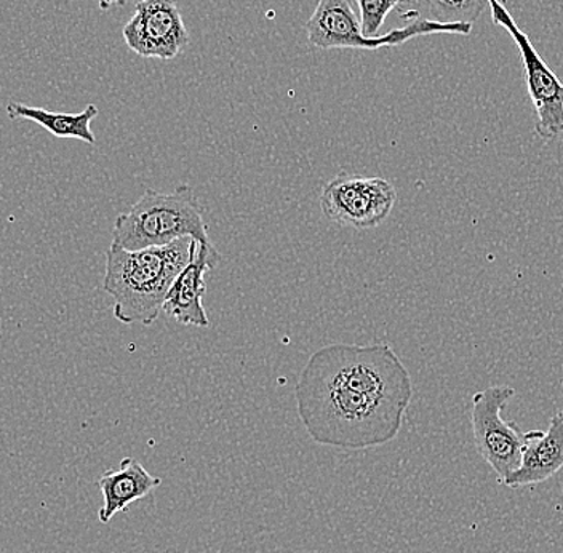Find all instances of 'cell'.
<instances>
[{
	"instance_id": "obj_1",
	"label": "cell",
	"mask_w": 563,
	"mask_h": 553,
	"mask_svg": "<svg viewBox=\"0 0 563 553\" xmlns=\"http://www.w3.org/2000/svg\"><path fill=\"white\" fill-rule=\"evenodd\" d=\"M295 398L316 443L361 451L397 439L413 400V379L389 344H330L312 354Z\"/></svg>"
},
{
	"instance_id": "obj_2",
	"label": "cell",
	"mask_w": 563,
	"mask_h": 553,
	"mask_svg": "<svg viewBox=\"0 0 563 553\" xmlns=\"http://www.w3.org/2000/svg\"><path fill=\"white\" fill-rule=\"evenodd\" d=\"M194 246L191 237L135 252L111 243L106 252L103 290L114 301L115 319L123 325H153L176 276L191 259Z\"/></svg>"
},
{
	"instance_id": "obj_3",
	"label": "cell",
	"mask_w": 563,
	"mask_h": 553,
	"mask_svg": "<svg viewBox=\"0 0 563 553\" xmlns=\"http://www.w3.org/2000/svg\"><path fill=\"white\" fill-rule=\"evenodd\" d=\"M185 237L211 243L203 208L188 185L178 186L170 193L144 190L135 206L115 218L112 231V243L130 252L165 246Z\"/></svg>"
},
{
	"instance_id": "obj_4",
	"label": "cell",
	"mask_w": 563,
	"mask_h": 553,
	"mask_svg": "<svg viewBox=\"0 0 563 553\" xmlns=\"http://www.w3.org/2000/svg\"><path fill=\"white\" fill-rule=\"evenodd\" d=\"M471 33H473V24L439 23L428 18H418L402 27L368 41L362 34L361 18L355 12L354 0H317L314 13L306 23L308 41L323 51H332V48L378 51V48L405 44L420 35H470Z\"/></svg>"
},
{
	"instance_id": "obj_5",
	"label": "cell",
	"mask_w": 563,
	"mask_h": 553,
	"mask_svg": "<svg viewBox=\"0 0 563 553\" xmlns=\"http://www.w3.org/2000/svg\"><path fill=\"white\" fill-rule=\"evenodd\" d=\"M514 396V387H487L474 394L471 408L475 449L501 484L519 468L528 442L538 433L523 432L516 422L503 418V410Z\"/></svg>"
},
{
	"instance_id": "obj_6",
	"label": "cell",
	"mask_w": 563,
	"mask_h": 553,
	"mask_svg": "<svg viewBox=\"0 0 563 553\" xmlns=\"http://www.w3.org/2000/svg\"><path fill=\"white\" fill-rule=\"evenodd\" d=\"M396 200V188L385 178L340 174L323 186L320 210L334 224L365 231L385 223Z\"/></svg>"
},
{
	"instance_id": "obj_7",
	"label": "cell",
	"mask_w": 563,
	"mask_h": 553,
	"mask_svg": "<svg viewBox=\"0 0 563 553\" xmlns=\"http://www.w3.org/2000/svg\"><path fill=\"white\" fill-rule=\"evenodd\" d=\"M487 3L492 10L493 23L508 31L522 56L528 95L537 111L534 132L545 141L563 139L562 80L538 55L537 48L533 47L528 35L517 26L505 3L501 0H487Z\"/></svg>"
},
{
	"instance_id": "obj_8",
	"label": "cell",
	"mask_w": 563,
	"mask_h": 553,
	"mask_svg": "<svg viewBox=\"0 0 563 553\" xmlns=\"http://www.w3.org/2000/svg\"><path fill=\"white\" fill-rule=\"evenodd\" d=\"M123 41L141 58L167 62L186 51L189 33L175 0H140L123 27Z\"/></svg>"
},
{
	"instance_id": "obj_9",
	"label": "cell",
	"mask_w": 563,
	"mask_h": 553,
	"mask_svg": "<svg viewBox=\"0 0 563 553\" xmlns=\"http://www.w3.org/2000/svg\"><path fill=\"white\" fill-rule=\"evenodd\" d=\"M221 255L213 243L196 242L191 259L185 269L176 276L170 290L165 296L162 312L183 327L209 329L210 319L203 308L207 294L206 274L220 263Z\"/></svg>"
},
{
	"instance_id": "obj_10",
	"label": "cell",
	"mask_w": 563,
	"mask_h": 553,
	"mask_svg": "<svg viewBox=\"0 0 563 553\" xmlns=\"http://www.w3.org/2000/svg\"><path fill=\"white\" fill-rule=\"evenodd\" d=\"M563 468V410L551 419L548 431H538L523 451L522 463L503 485L526 488L544 484Z\"/></svg>"
},
{
	"instance_id": "obj_11",
	"label": "cell",
	"mask_w": 563,
	"mask_h": 553,
	"mask_svg": "<svg viewBox=\"0 0 563 553\" xmlns=\"http://www.w3.org/2000/svg\"><path fill=\"white\" fill-rule=\"evenodd\" d=\"M98 486L103 495V506L98 512V520L106 524L118 513L126 512L133 502L146 498L158 488L161 478L151 475L140 461L125 457L121 466L109 468L101 475Z\"/></svg>"
},
{
	"instance_id": "obj_12",
	"label": "cell",
	"mask_w": 563,
	"mask_h": 553,
	"mask_svg": "<svg viewBox=\"0 0 563 553\" xmlns=\"http://www.w3.org/2000/svg\"><path fill=\"white\" fill-rule=\"evenodd\" d=\"M98 112L100 111L95 104H88L82 112H74V114H58V112L23 103L7 104V115L10 119H26V121L38 123L56 139L80 140L88 144L97 143L90 123L98 118Z\"/></svg>"
},
{
	"instance_id": "obj_13",
	"label": "cell",
	"mask_w": 563,
	"mask_h": 553,
	"mask_svg": "<svg viewBox=\"0 0 563 553\" xmlns=\"http://www.w3.org/2000/svg\"><path fill=\"white\" fill-rule=\"evenodd\" d=\"M355 3L361 18L362 34L368 41L382 35L379 30L394 10H397L407 23L424 18L426 0H355Z\"/></svg>"
},
{
	"instance_id": "obj_14",
	"label": "cell",
	"mask_w": 563,
	"mask_h": 553,
	"mask_svg": "<svg viewBox=\"0 0 563 553\" xmlns=\"http://www.w3.org/2000/svg\"><path fill=\"white\" fill-rule=\"evenodd\" d=\"M487 5V0H438L429 7L426 18L439 23L474 24Z\"/></svg>"
},
{
	"instance_id": "obj_15",
	"label": "cell",
	"mask_w": 563,
	"mask_h": 553,
	"mask_svg": "<svg viewBox=\"0 0 563 553\" xmlns=\"http://www.w3.org/2000/svg\"><path fill=\"white\" fill-rule=\"evenodd\" d=\"M130 0H98V5L101 10H109L114 5H125Z\"/></svg>"
},
{
	"instance_id": "obj_16",
	"label": "cell",
	"mask_w": 563,
	"mask_h": 553,
	"mask_svg": "<svg viewBox=\"0 0 563 553\" xmlns=\"http://www.w3.org/2000/svg\"><path fill=\"white\" fill-rule=\"evenodd\" d=\"M435 2H438V0H426L424 18H426V13H428L429 7H431L432 3H435Z\"/></svg>"
}]
</instances>
